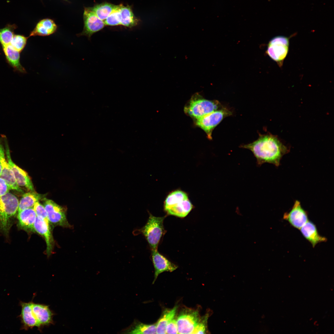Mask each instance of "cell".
Instances as JSON below:
<instances>
[{
  "instance_id": "484cf974",
  "label": "cell",
  "mask_w": 334,
  "mask_h": 334,
  "mask_svg": "<svg viewBox=\"0 0 334 334\" xmlns=\"http://www.w3.org/2000/svg\"><path fill=\"white\" fill-rule=\"evenodd\" d=\"M115 6L105 2L96 4L90 8L99 18L104 21L112 12Z\"/></svg>"
},
{
  "instance_id": "cb8c5ba5",
  "label": "cell",
  "mask_w": 334,
  "mask_h": 334,
  "mask_svg": "<svg viewBox=\"0 0 334 334\" xmlns=\"http://www.w3.org/2000/svg\"><path fill=\"white\" fill-rule=\"evenodd\" d=\"M178 308L175 306L171 309H166L156 323V333L166 334V328L169 322L175 317Z\"/></svg>"
},
{
  "instance_id": "d6a6232c",
  "label": "cell",
  "mask_w": 334,
  "mask_h": 334,
  "mask_svg": "<svg viewBox=\"0 0 334 334\" xmlns=\"http://www.w3.org/2000/svg\"><path fill=\"white\" fill-rule=\"evenodd\" d=\"M166 334H178V326L176 320L174 318L172 319L167 325L166 328Z\"/></svg>"
},
{
  "instance_id": "4fadbf2b",
  "label": "cell",
  "mask_w": 334,
  "mask_h": 334,
  "mask_svg": "<svg viewBox=\"0 0 334 334\" xmlns=\"http://www.w3.org/2000/svg\"><path fill=\"white\" fill-rule=\"evenodd\" d=\"M32 308L40 331H41L43 327L54 324L53 317L54 313L50 309L49 306L33 303Z\"/></svg>"
},
{
  "instance_id": "f1b7e54d",
  "label": "cell",
  "mask_w": 334,
  "mask_h": 334,
  "mask_svg": "<svg viewBox=\"0 0 334 334\" xmlns=\"http://www.w3.org/2000/svg\"><path fill=\"white\" fill-rule=\"evenodd\" d=\"M120 6L121 4L115 6L112 12L104 21L105 25L115 26L120 25Z\"/></svg>"
},
{
  "instance_id": "9a60e30c",
  "label": "cell",
  "mask_w": 334,
  "mask_h": 334,
  "mask_svg": "<svg viewBox=\"0 0 334 334\" xmlns=\"http://www.w3.org/2000/svg\"><path fill=\"white\" fill-rule=\"evenodd\" d=\"M151 251L152 260L155 269L153 284L160 273L165 271L172 272L178 267L159 253L157 250H152Z\"/></svg>"
},
{
  "instance_id": "30bf717a",
  "label": "cell",
  "mask_w": 334,
  "mask_h": 334,
  "mask_svg": "<svg viewBox=\"0 0 334 334\" xmlns=\"http://www.w3.org/2000/svg\"><path fill=\"white\" fill-rule=\"evenodd\" d=\"M3 138L4 142L6 159L13 172L17 184L19 187H24L31 191H34L33 185L28 174L13 161L6 138L5 136H3Z\"/></svg>"
},
{
  "instance_id": "3957f363",
  "label": "cell",
  "mask_w": 334,
  "mask_h": 334,
  "mask_svg": "<svg viewBox=\"0 0 334 334\" xmlns=\"http://www.w3.org/2000/svg\"><path fill=\"white\" fill-rule=\"evenodd\" d=\"M19 204L17 197L11 193L0 197V230L5 234L8 232L11 219L18 211Z\"/></svg>"
},
{
  "instance_id": "d6986e66",
  "label": "cell",
  "mask_w": 334,
  "mask_h": 334,
  "mask_svg": "<svg viewBox=\"0 0 334 334\" xmlns=\"http://www.w3.org/2000/svg\"><path fill=\"white\" fill-rule=\"evenodd\" d=\"M193 205L188 199L178 201L170 206L164 208L167 214L180 218L187 216L193 208Z\"/></svg>"
},
{
  "instance_id": "ba28073f",
  "label": "cell",
  "mask_w": 334,
  "mask_h": 334,
  "mask_svg": "<svg viewBox=\"0 0 334 334\" xmlns=\"http://www.w3.org/2000/svg\"><path fill=\"white\" fill-rule=\"evenodd\" d=\"M83 17L84 28L81 32L77 35L78 36H86L90 39L93 34L102 29L105 25L104 21L98 17L90 7L84 8Z\"/></svg>"
},
{
  "instance_id": "44dd1931",
  "label": "cell",
  "mask_w": 334,
  "mask_h": 334,
  "mask_svg": "<svg viewBox=\"0 0 334 334\" xmlns=\"http://www.w3.org/2000/svg\"><path fill=\"white\" fill-rule=\"evenodd\" d=\"M46 195L38 194L34 191L24 194L19 202L18 212L30 208H33L35 204L40 200H43Z\"/></svg>"
},
{
  "instance_id": "7c38bea8",
  "label": "cell",
  "mask_w": 334,
  "mask_h": 334,
  "mask_svg": "<svg viewBox=\"0 0 334 334\" xmlns=\"http://www.w3.org/2000/svg\"><path fill=\"white\" fill-rule=\"evenodd\" d=\"M5 150L0 139V163L1 167L0 177L3 179L10 189L23 193V190L18 185L14 174L5 156Z\"/></svg>"
},
{
  "instance_id": "f546056e",
  "label": "cell",
  "mask_w": 334,
  "mask_h": 334,
  "mask_svg": "<svg viewBox=\"0 0 334 334\" xmlns=\"http://www.w3.org/2000/svg\"><path fill=\"white\" fill-rule=\"evenodd\" d=\"M28 37L22 35L15 34L10 42V45L20 53L25 47Z\"/></svg>"
},
{
  "instance_id": "e0dca14e",
  "label": "cell",
  "mask_w": 334,
  "mask_h": 334,
  "mask_svg": "<svg viewBox=\"0 0 334 334\" xmlns=\"http://www.w3.org/2000/svg\"><path fill=\"white\" fill-rule=\"evenodd\" d=\"M300 230L302 235L311 244L313 247L318 243L327 241L326 237L319 234L315 225L311 221H308Z\"/></svg>"
},
{
  "instance_id": "5b68a950",
  "label": "cell",
  "mask_w": 334,
  "mask_h": 334,
  "mask_svg": "<svg viewBox=\"0 0 334 334\" xmlns=\"http://www.w3.org/2000/svg\"><path fill=\"white\" fill-rule=\"evenodd\" d=\"M232 114L228 109L222 107L196 119V125L206 133L208 139H212V134L213 129L226 117Z\"/></svg>"
},
{
  "instance_id": "603a6c76",
  "label": "cell",
  "mask_w": 334,
  "mask_h": 334,
  "mask_svg": "<svg viewBox=\"0 0 334 334\" xmlns=\"http://www.w3.org/2000/svg\"><path fill=\"white\" fill-rule=\"evenodd\" d=\"M127 334H156V323L147 324L136 321L123 331Z\"/></svg>"
},
{
  "instance_id": "4dcf8cb0",
  "label": "cell",
  "mask_w": 334,
  "mask_h": 334,
  "mask_svg": "<svg viewBox=\"0 0 334 334\" xmlns=\"http://www.w3.org/2000/svg\"><path fill=\"white\" fill-rule=\"evenodd\" d=\"M207 314L202 319H200L192 334H205L207 330V320L209 317Z\"/></svg>"
},
{
  "instance_id": "e575fe53",
  "label": "cell",
  "mask_w": 334,
  "mask_h": 334,
  "mask_svg": "<svg viewBox=\"0 0 334 334\" xmlns=\"http://www.w3.org/2000/svg\"><path fill=\"white\" fill-rule=\"evenodd\" d=\"M1 164H0V177L1 176Z\"/></svg>"
},
{
  "instance_id": "2e32d148",
  "label": "cell",
  "mask_w": 334,
  "mask_h": 334,
  "mask_svg": "<svg viewBox=\"0 0 334 334\" xmlns=\"http://www.w3.org/2000/svg\"><path fill=\"white\" fill-rule=\"evenodd\" d=\"M58 26L53 19L45 18L40 20L30 32L28 37L36 36H47L55 33Z\"/></svg>"
},
{
  "instance_id": "52a82bcc",
  "label": "cell",
  "mask_w": 334,
  "mask_h": 334,
  "mask_svg": "<svg viewBox=\"0 0 334 334\" xmlns=\"http://www.w3.org/2000/svg\"><path fill=\"white\" fill-rule=\"evenodd\" d=\"M200 318L197 310H183L178 317L177 322L178 334H192Z\"/></svg>"
},
{
  "instance_id": "277c9868",
  "label": "cell",
  "mask_w": 334,
  "mask_h": 334,
  "mask_svg": "<svg viewBox=\"0 0 334 334\" xmlns=\"http://www.w3.org/2000/svg\"><path fill=\"white\" fill-rule=\"evenodd\" d=\"M222 107L218 101L203 99L199 94H196L185 107L184 111L186 113L197 119Z\"/></svg>"
},
{
  "instance_id": "ac0fdd59",
  "label": "cell",
  "mask_w": 334,
  "mask_h": 334,
  "mask_svg": "<svg viewBox=\"0 0 334 334\" xmlns=\"http://www.w3.org/2000/svg\"><path fill=\"white\" fill-rule=\"evenodd\" d=\"M2 47L7 62L14 71L22 73H26L25 69L20 62V53L11 45L2 46Z\"/></svg>"
},
{
  "instance_id": "d590c367",
  "label": "cell",
  "mask_w": 334,
  "mask_h": 334,
  "mask_svg": "<svg viewBox=\"0 0 334 334\" xmlns=\"http://www.w3.org/2000/svg\"><path fill=\"white\" fill-rule=\"evenodd\" d=\"M63 0V1H65L68 2V0Z\"/></svg>"
},
{
  "instance_id": "836d02e7",
  "label": "cell",
  "mask_w": 334,
  "mask_h": 334,
  "mask_svg": "<svg viewBox=\"0 0 334 334\" xmlns=\"http://www.w3.org/2000/svg\"><path fill=\"white\" fill-rule=\"evenodd\" d=\"M11 190L5 180L0 177V197L9 192Z\"/></svg>"
},
{
  "instance_id": "9c48e42d",
  "label": "cell",
  "mask_w": 334,
  "mask_h": 334,
  "mask_svg": "<svg viewBox=\"0 0 334 334\" xmlns=\"http://www.w3.org/2000/svg\"><path fill=\"white\" fill-rule=\"evenodd\" d=\"M43 200L49 222L54 225L69 227L64 209L51 200L45 198Z\"/></svg>"
},
{
  "instance_id": "8fae6325",
  "label": "cell",
  "mask_w": 334,
  "mask_h": 334,
  "mask_svg": "<svg viewBox=\"0 0 334 334\" xmlns=\"http://www.w3.org/2000/svg\"><path fill=\"white\" fill-rule=\"evenodd\" d=\"M283 218L293 227L299 229L309 221L307 212L302 208L298 200L295 201L289 212L284 214Z\"/></svg>"
},
{
  "instance_id": "7402d4cb",
  "label": "cell",
  "mask_w": 334,
  "mask_h": 334,
  "mask_svg": "<svg viewBox=\"0 0 334 334\" xmlns=\"http://www.w3.org/2000/svg\"><path fill=\"white\" fill-rule=\"evenodd\" d=\"M120 13V25L131 28L138 24V19L134 15L131 6L121 4Z\"/></svg>"
},
{
  "instance_id": "d4e9b609",
  "label": "cell",
  "mask_w": 334,
  "mask_h": 334,
  "mask_svg": "<svg viewBox=\"0 0 334 334\" xmlns=\"http://www.w3.org/2000/svg\"><path fill=\"white\" fill-rule=\"evenodd\" d=\"M32 302L24 303L22 304V316L23 321L27 327L32 328L38 327V323L32 311Z\"/></svg>"
},
{
  "instance_id": "5bb4252c",
  "label": "cell",
  "mask_w": 334,
  "mask_h": 334,
  "mask_svg": "<svg viewBox=\"0 0 334 334\" xmlns=\"http://www.w3.org/2000/svg\"><path fill=\"white\" fill-rule=\"evenodd\" d=\"M33 230L42 236L46 244V253L48 255L51 253L54 246V240L48 220L36 216L33 225Z\"/></svg>"
},
{
  "instance_id": "ffe728a7",
  "label": "cell",
  "mask_w": 334,
  "mask_h": 334,
  "mask_svg": "<svg viewBox=\"0 0 334 334\" xmlns=\"http://www.w3.org/2000/svg\"><path fill=\"white\" fill-rule=\"evenodd\" d=\"M18 212V218L20 227L25 230H33V225L37 216L33 208Z\"/></svg>"
},
{
  "instance_id": "8992f818",
  "label": "cell",
  "mask_w": 334,
  "mask_h": 334,
  "mask_svg": "<svg viewBox=\"0 0 334 334\" xmlns=\"http://www.w3.org/2000/svg\"><path fill=\"white\" fill-rule=\"evenodd\" d=\"M289 40L287 37L277 36L272 38L268 44L266 51L267 54L280 65L287 55Z\"/></svg>"
},
{
  "instance_id": "4316f807",
  "label": "cell",
  "mask_w": 334,
  "mask_h": 334,
  "mask_svg": "<svg viewBox=\"0 0 334 334\" xmlns=\"http://www.w3.org/2000/svg\"><path fill=\"white\" fill-rule=\"evenodd\" d=\"M15 24H7L5 27L0 29V43L2 46L10 43L14 34V31L17 28Z\"/></svg>"
},
{
  "instance_id": "7a4b0ae2",
  "label": "cell",
  "mask_w": 334,
  "mask_h": 334,
  "mask_svg": "<svg viewBox=\"0 0 334 334\" xmlns=\"http://www.w3.org/2000/svg\"><path fill=\"white\" fill-rule=\"evenodd\" d=\"M165 216L156 217L149 213L146 224L138 230L142 234L148 243L151 250H157L161 238L164 234L165 230L163 221Z\"/></svg>"
},
{
  "instance_id": "83f0119b",
  "label": "cell",
  "mask_w": 334,
  "mask_h": 334,
  "mask_svg": "<svg viewBox=\"0 0 334 334\" xmlns=\"http://www.w3.org/2000/svg\"><path fill=\"white\" fill-rule=\"evenodd\" d=\"M188 199L187 194L182 191L177 190L173 191L166 197L164 203V208L170 206L179 201Z\"/></svg>"
},
{
  "instance_id": "1f68e13d",
  "label": "cell",
  "mask_w": 334,
  "mask_h": 334,
  "mask_svg": "<svg viewBox=\"0 0 334 334\" xmlns=\"http://www.w3.org/2000/svg\"><path fill=\"white\" fill-rule=\"evenodd\" d=\"M33 208L37 216L48 220L47 213L45 208L43 205L39 203V201L37 202L35 204Z\"/></svg>"
},
{
  "instance_id": "6da1fadb",
  "label": "cell",
  "mask_w": 334,
  "mask_h": 334,
  "mask_svg": "<svg viewBox=\"0 0 334 334\" xmlns=\"http://www.w3.org/2000/svg\"><path fill=\"white\" fill-rule=\"evenodd\" d=\"M241 147L250 150L259 165L268 163L278 166L282 157L288 151L276 136L271 135H261L254 142Z\"/></svg>"
}]
</instances>
